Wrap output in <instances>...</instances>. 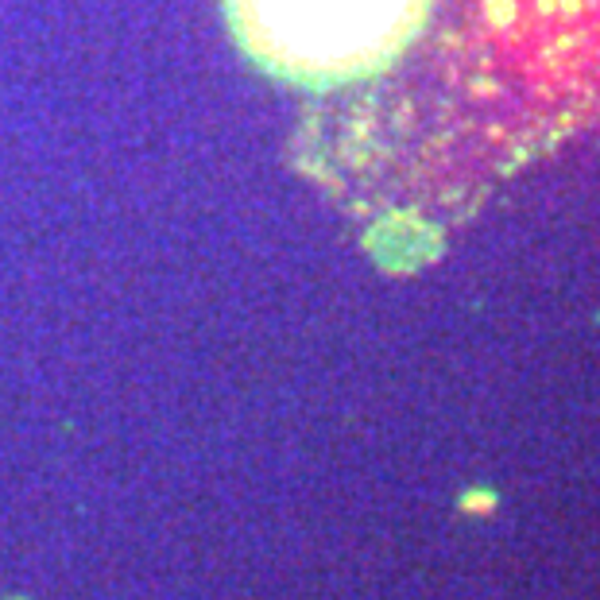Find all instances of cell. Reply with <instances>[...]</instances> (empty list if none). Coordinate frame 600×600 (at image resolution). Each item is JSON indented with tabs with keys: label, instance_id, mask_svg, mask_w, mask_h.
<instances>
[{
	"label": "cell",
	"instance_id": "cell-2",
	"mask_svg": "<svg viewBox=\"0 0 600 600\" xmlns=\"http://www.w3.org/2000/svg\"><path fill=\"white\" fill-rule=\"evenodd\" d=\"M465 508L488 511V508H492V496H465Z\"/></svg>",
	"mask_w": 600,
	"mask_h": 600
},
{
	"label": "cell",
	"instance_id": "cell-1",
	"mask_svg": "<svg viewBox=\"0 0 600 600\" xmlns=\"http://www.w3.org/2000/svg\"><path fill=\"white\" fill-rule=\"evenodd\" d=\"M225 16L306 101V167L399 248L600 120V0H225Z\"/></svg>",
	"mask_w": 600,
	"mask_h": 600
}]
</instances>
